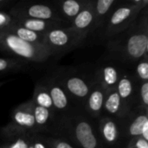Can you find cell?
<instances>
[{
	"label": "cell",
	"mask_w": 148,
	"mask_h": 148,
	"mask_svg": "<svg viewBox=\"0 0 148 148\" xmlns=\"http://www.w3.org/2000/svg\"><path fill=\"white\" fill-rule=\"evenodd\" d=\"M137 106L148 110V82H140L138 85Z\"/></svg>",
	"instance_id": "obj_23"
},
{
	"label": "cell",
	"mask_w": 148,
	"mask_h": 148,
	"mask_svg": "<svg viewBox=\"0 0 148 148\" xmlns=\"http://www.w3.org/2000/svg\"><path fill=\"white\" fill-rule=\"evenodd\" d=\"M33 111L34 103L32 100L22 103L12 111L10 121L3 130L39 134L35 124Z\"/></svg>",
	"instance_id": "obj_8"
},
{
	"label": "cell",
	"mask_w": 148,
	"mask_h": 148,
	"mask_svg": "<svg viewBox=\"0 0 148 148\" xmlns=\"http://www.w3.org/2000/svg\"><path fill=\"white\" fill-rule=\"evenodd\" d=\"M108 47L112 55L127 63H136L147 56V7L140 12L134 23L129 29L108 39Z\"/></svg>",
	"instance_id": "obj_2"
},
{
	"label": "cell",
	"mask_w": 148,
	"mask_h": 148,
	"mask_svg": "<svg viewBox=\"0 0 148 148\" xmlns=\"http://www.w3.org/2000/svg\"><path fill=\"white\" fill-rule=\"evenodd\" d=\"M134 109L128 107L120 97L117 91L112 90L107 94L105 102L103 105L102 114L122 121L125 119Z\"/></svg>",
	"instance_id": "obj_13"
},
{
	"label": "cell",
	"mask_w": 148,
	"mask_h": 148,
	"mask_svg": "<svg viewBox=\"0 0 148 148\" xmlns=\"http://www.w3.org/2000/svg\"><path fill=\"white\" fill-rule=\"evenodd\" d=\"M147 4V0H130L119 6H114L99 36L108 40L126 31L134 23Z\"/></svg>",
	"instance_id": "obj_3"
},
{
	"label": "cell",
	"mask_w": 148,
	"mask_h": 148,
	"mask_svg": "<svg viewBox=\"0 0 148 148\" xmlns=\"http://www.w3.org/2000/svg\"><path fill=\"white\" fill-rule=\"evenodd\" d=\"M44 83L48 88L51 97L56 121L66 116L75 108H77L69 97L57 76L49 78L44 82Z\"/></svg>",
	"instance_id": "obj_9"
},
{
	"label": "cell",
	"mask_w": 148,
	"mask_h": 148,
	"mask_svg": "<svg viewBox=\"0 0 148 148\" xmlns=\"http://www.w3.org/2000/svg\"><path fill=\"white\" fill-rule=\"evenodd\" d=\"M50 134L67 139L76 148H104L96 121L90 118L81 108H75L56 121Z\"/></svg>",
	"instance_id": "obj_1"
},
{
	"label": "cell",
	"mask_w": 148,
	"mask_h": 148,
	"mask_svg": "<svg viewBox=\"0 0 148 148\" xmlns=\"http://www.w3.org/2000/svg\"><path fill=\"white\" fill-rule=\"evenodd\" d=\"M14 23L16 24L32 30L36 33L45 34L50 29L61 27H69L70 24L63 22H56V21H45L39 19H30V18H23V17H13Z\"/></svg>",
	"instance_id": "obj_16"
},
{
	"label": "cell",
	"mask_w": 148,
	"mask_h": 148,
	"mask_svg": "<svg viewBox=\"0 0 148 148\" xmlns=\"http://www.w3.org/2000/svg\"><path fill=\"white\" fill-rule=\"evenodd\" d=\"M97 128L104 148H119L123 141L121 122L114 118L102 114L97 121Z\"/></svg>",
	"instance_id": "obj_10"
},
{
	"label": "cell",
	"mask_w": 148,
	"mask_h": 148,
	"mask_svg": "<svg viewBox=\"0 0 148 148\" xmlns=\"http://www.w3.org/2000/svg\"><path fill=\"white\" fill-rule=\"evenodd\" d=\"M32 148H50L48 136L44 134H34L31 139Z\"/></svg>",
	"instance_id": "obj_26"
},
{
	"label": "cell",
	"mask_w": 148,
	"mask_h": 148,
	"mask_svg": "<svg viewBox=\"0 0 148 148\" xmlns=\"http://www.w3.org/2000/svg\"><path fill=\"white\" fill-rule=\"evenodd\" d=\"M107 94V91L95 80L93 87L82 106V109L90 118L97 121L102 115Z\"/></svg>",
	"instance_id": "obj_11"
},
{
	"label": "cell",
	"mask_w": 148,
	"mask_h": 148,
	"mask_svg": "<svg viewBox=\"0 0 148 148\" xmlns=\"http://www.w3.org/2000/svg\"><path fill=\"white\" fill-rule=\"evenodd\" d=\"M31 100L35 106L42 107V108L49 109L54 112L51 97L48 90V88L46 87L44 82L36 83L34 93H33V97Z\"/></svg>",
	"instance_id": "obj_21"
},
{
	"label": "cell",
	"mask_w": 148,
	"mask_h": 148,
	"mask_svg": "<svg viewBox=\"0 0 148 148\" xmlns=\"http://www.w3.org/2000/svg\"><path fill=\"white\" fill-rule=\"evenodd\" d=\"M57 78L61 82L69 97L73 103H75V106L82 108L84 101L93 87L95 82L94 76L92 79H88L87 76L79 74L69 73L59 75Z\"/></svg>",
	"instance_id": "obj_7"
},
{
	"label": "cell",
	"mask_w": 148,
	"mask_h": 148,
	"mask_svg": "<svg viewBox=\"0 0 148 148\" xmlns=\"http://www.w3.org/2000/svg\"><path fill=\"white\" fill-rule=\"evenodd\" d=\"M95 18V8L94 1L88 0L85 7L81 12L74 18L70 23V27L75 30L88 37L91 32Z\"/></svg>",
	"instance_id": "obj_14"
},
{
	"label": "cell",
	"mask_w": 148,
	"mask_h": 148,
	"mask_svg": "<svg viewBox=\"0 0 148 148\" xmlns=\"http://www.w3.org/2000/svg\"><path fill=\"white\" fill-rule=\"evenodd\" d=\"M139 83L140 82L135 78L134 75L123 72L121 73V76L115 88L121 100L132 109L138 108L137 89Z\"/></svg>",
	"instance_id": "obj_12"
},
{
	"label": "cell",
	"mask_w": 148,
	"mask_h": 148,
	"mask_svg": "<svg viewBox=\"0 0 148 148\" xmlns=\"http://www.w3.org/2000/svg\"><path fill=\"white\" fill-rule=\"evenodd\" d=\"M88 0H64L54 3L60 16L69 24L87 4Z\"/></svg>",
	"instance_id": "obj_18"
},
{
	"label": "cell",
	"mask_w": 148,
	"mask_h": 148,
	"mask_svg": "<svg viewBox=\"0 0 148 148\" xmlns=\"http://www.w3.org/2000/svg\"><path fill=\"white\" fill-rule=\"evenodd\" d=\"M9 14L13 17H23L67 23L60 16L54 4L52 5L44 3L20 2L11 7Z\"/></svg>",
	"instance_id": "obj_6"
},
{
	"label": "cell",
	"mask_w": 148,
	"mask_h": 148,
	"mask_svg": "<svg viewBox=\"0 0 148 148\" xmlns=\"http://www.w3.org/2000/svg\"><path fill=\"white\" fill-rule=\"evenodd\" d=\"M121 76V72L115 66L105 64L96 70L94 78L108 93L116 88Z\"/></svg>",
	"instance_id": "obj_15"
},
{
	"label": "cell",
	"mask_w": 148,
	"mask_h": 148,
	"mask_svg": "<svg viewBox=\"0 0 148 148\" xmlns=\"http://www.w3.org/2000/svg\"><path fill=\"white\" fill-rule=\"evenodd\" d=\"M10 3V1H9V0H0V10L3 8H5Z\"/></svg>",
	"instance_id": "obj_29"
},
{
	"label": "cell",
	"mask_w": 148,
	"mask_h": 148,
	"mask_svg": "<svg viewBox=\"0 0 148 148\" xmlns=\"http://www.w3.org/2000/svg\"><path fill=\"white\" fill-rule=\"evenodd\" d=\"M0 148H5V147H2V146H0Z\"/></svg>",
	"instance_id": "obj_31"
},
{
	"label": "cell",
	"mask_w": 148,
	"mask_h": 148,
	"mask_svg": "<svg viewBox=\"0 0 148 148\" xmlns=\"http://www.w3.org/2000/svg\"><path fill=\"white\" fill-rule=\"evenodd\" d=\"M5 30L11 32L15 36H16L18 38L22 39L23 41H25L27 42H30L33 44H40L44 45V35L34 32L32 30H29L28 29H25L16 23H12ZM45 46V45H44Z\"/></svg>",
	"instance_id": "obj_20"
},
{
	"label": "cell",
	"mask_w": 148,
	"mask_h": 148,
	"mask_svg": "<svg viewBox=\"0 0 148 148\" xmlns=\"http://www.w3.org/2000/svg\"><path fill=\"white\" fill-rule=\"evenodd\" d=\"M116 3H117L116 0L94 1L95 18H94L93 27L89 35H94L95 33L99 35Z\"/></svg>",
	"instance_id": "obj_17"
},
{
	"label": "cell",
	"mask_w": 148,
	"mask_h": 148,
	"mask_svg": "<svg viewBox=\"0 0 148 148\" xmlns=\"http://www.w3.org/2000/svg\"><path fill=\"white\" fill-rule=\"evenodd\" d=\"M13 23V18L12 16L3 10H0V30L2 29H6L10 24Z\"/></svg>",
	"instance_id": "obj_28"
},
{
	"label": "cell",
	"mask_w": 148,
	"mask_h": 148,
	"mask_svg": "<svg viewBox=\"0 0 148 148\" xmlns=\"http://www.w3.org/2000/svg\"><path fill=\"white\" fill-rule=\"evenodd\" d=\"M48 141L50 148H76L67 139L61 136H48Z\"/></svg>",
	"instance_id": "obj_25"
},
{
	"label": "cell",
	"mask_w": 148,
	"mask_h": 148,
	"mask_svg": "<svg viewBox=\"0 0 148 148\" xmlns=\"http://www.w3.org/2000/svg\"><path fill=\"white\" fill-rule=\"evenodd\" d=\"M9 81H3V82H0V88L4 84V83H6V82H8Z\"/></svg>",
	"instance_id": "obj_30"
},
{
	"label": "cell",
	"mask_w": 148,
	"mask_h": 148,
	"mask_svg": "<svg viewBox=\"0 0 148 148\" xmlns=\"http://www.w3.org/2000/svg\"><path fill=\"white\" fill-rule=\"evenodd\" d=\"M125 148H148V141L141 137L133 138L127 141Z\"/></svg>",
	"instance_id": "obj_27"
},
{
	"label": "cell",
	"mask_w": 148,
	"mask_h": 148,
	"mask_svg": "<svg viewBox=\"0 0 148 148\" xmlns=\"http://www.w3.org/2000/svg\"><path fill=\"white\" fill-rule=\"evenodd\" d=\"M135 78L140 82H148V58L147 56L136 62Z\"/></svg>",
	"instance_id": "obj_24"
},
{
	"label": "cell",
	"mask_w": 148,
	"mask_h": 148,
	"mask_svg": "<svg viewBox=\"0 0 148 148\" xmlns=\"http://www.w3.org/2000/svg\"><path fill=\"white\" fill-rule=\"evenodd\" d=\"M43 35L44 45L50 50L52 56L71 51L79 47L87 38L70 26L56 28Z\"/></svg>",
	"instance_id": "obj_5"
},
{
	"label": "cell",
	"mask_w": 148,
	"mask_h": 148,
	"mask_svg": "<svg viewBox=\"0 0 148 148\" xmlns=\"http://www.w3.org/2000/svg\"><path fill=\"white\" fill-rule=\"evenodd\" d=\"M0 50L10 56V57L28 63H42L52 56L50 50L46 46L23 41L5 29L0 30Z\"/></svg>",
	"instance_id": "obj_4"
},
{
	"label": "cell",
	"mask_w": 148,
	"mask_h": 148,
	"mask_svg": "<svg viewBox=\"0 0 148 148\" xmlns=\"http://www.w3.org/2000/svg\"><path fill=\"white\" fill-rule=\"evenodd\" d=\"M28 62L12 57H0V75L16 72L27 66Z\"/></svg>",
	"instance_id": "obj_22"
},
{
	"label": "cell",
	"mask_w": 148,
	"mask_h": 148,
	"mask_svg": "<svg viewBox=\"0 0 148 148\" xmlns=\"http://www.w3.org/2000/svg\"><path fill=\"white\" fill-rule=\"evenodd\" d=\"M3 143L0 145L5 148H29L34 134L26 132H14L1 130Z\"/></svg>",
	"instance_id": "obj_19"
}]
</instances>
